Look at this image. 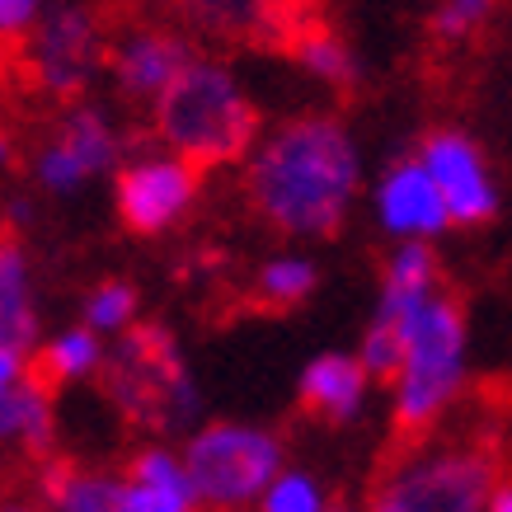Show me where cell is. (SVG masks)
<instances>
[{
  "mask_svg": "<svg viewBox=\"0 0 512 512\" xmlns=\"http://www.w3.org/2000/svg\"><path fill=\"white\" fill-rule=\"evenodd\" d=\"M43 320L33 301V264L29 249L15 235L0 245V386H15L19 376L38 372Z\"/></svg>",
  "mask_w": 512,
  "mask_h": 512,
  "instance_id": "cell-13",
  "label": "cell"
},
{
  "mask_svg": "<svg viewBox=\"0 0 512 512\" xmlns=\"http://www.w3.org/2000/svg\"><path fill=\"white\" fill-rule=\"evenodd\" d=\"M357 357H362V367L372 372V381H395V372H400L404 362V334L390 325H376V320H367V329H362V339H357L353 348Z\"/></svg>",
  "mask_w": 512,
  "mask_h": 512,
  "instance_id": "cell-26",
  "label": "cell"
},
{
  "mask_svg": "<svg viewBox=\"0 0 512 512\" xmlns=\"http://www.w3.org/2000/svg\"><path fill=\"white\" fill-rule=\"evenodd\" d=\"M127 160L123 127L104 104H66V113L47 127L29 156V179L47 198H76L94 179L118 174Z\"/></svg>",
  "mask_w": 512,
  "mask_h": 512,
  "instance_id": "cell-8",
  "label": "cell"
},
{
  "mask_svg": "<svg viewBox=\"0 0 512 512\" xmlns=\"http://www.w3.org/2000/svg\"><path fill=\"white\" fill-rule=\"evenodd\" d=\"M334 508L339 503L329 498L320 475H311V470H301V466H287L278 480L268 484V494L259 498L254 512H334Z\"/></svg>",
  "mask_w": 512,
  "mask_h": 512,
  "instance_id": "cell-24",
  "label": "cell"
},
{
  "mask_svg": "<svg viewBox=\"0 0 512 512\" xmlns=\"http://www.w3.org/2000/svg\"><path fill=\"white\" fill-rule=\"evenodd\" d=\"M184 466L202 512H254L268 484L287 470L282 437L264 423L217 419L184 437Z\"/></svg>",
  "mask_w": 512,
  "mask_h": 512,
  "instance_id": "cell-6",
  "label": "cell"
},
{
  "mask_svg": "<svg viewBox=\"0 0 512 512\" xmlns=\"http://www.w3.org/2000/svg\"><path fill=\"white\" fill-rule=\"evenodd\" d=\"M372 217L381 235H390L395 245H409V240L433 245L437 235H447L456 226L442 188L433 184V174L423 170L419 156L390 160L372 179Z\"/></svg>",
  "mask_w": 512,
  "mask_h": 512,
  "instance_id": "cell-11",
  "label": "cell"
},
{
  "mask_svg": "<svg viewBox=\"0 0 512 512\" xmlns=\"http://www.w3.org/2000/svg\"><path fill=\"white\" fill-rule=\"evenodd\" d=\"M372 372L362 367V357L357 353H339V348H329V353H315L301 376H296V400L306 414L325 423H353L362 419V409H367V395H372Z\"/></svg>",
  "mask_w": 512,
  "mask_h": 512,
  "instance_id": "cell-14",
  "label": "cell"
},
{
  "mask_svg": "<svg viewBox=\"0 0 512 512\" xmlns=\"http://www.w3.org/2000/svg\"><path fill=\"white\" fill-rule=\"evenodd\" d=\"M292 57H296V66H301L315 85H325V90H339L343 94V90H353L357 80H362V66H357L353 47L343 43L339 33H329V29L296 33Z\"/></svg>",
  "mask_w": 512,
  "mask_h": 512,
  "instance_id": "cell-21",
  "label": "cell"
},
{
  "mask_svg": "<svg viewBox=\"0 0 512 512\" xmlns=\"http://www.w3.org/2000/svg\"><path fill=\"white\" fill-rule=\"evenodd\" d=\"M498 0H433L428 10V33L437 43H466L494 19Z\"/></svg>",
  "mask_w": 512,
  "mask_h": 512,
  "instance_id": "cell-25",
  "label": "cell"
},
{
  "mask_svg": "<svg viewBox=\"0 0 512 512\" xmlns=\"http://www.w3.org/2000/svg\"><path fill=\"white\" fill-rule=\"evenodd\" d=\"M404 362L390 381V419L400 433H433L442 414L461 400L470 372V325L466 311L437 292L400 325Z\"/></svg>",
  "mask_w": 512,
  "mask_h": 512,
  "instance_id": "cell-4",
  "label": "cell"
},
{
  "mask_svg": "<svg viewBox=\"0 0 512 512\" xmlns=\"http://www.w3.org/2000/svg\"><path fill=\"white\" fill-rule=\"evenodd\" d=\"M104 367H109V343H104V334H94L90 325H66L52 339H43V348H38V372L52 386L99 381Z\"/></svg>",
  "mask_w": 512,
  "mask_h": 512,
  "instance_id": "cell-19",
  "label": "cell"
},
{
  "mask_svg": "<svg viewBox=\"0 0 512 512\" xmlns=\"http://www.w3.org/2000/svg\"><path fill=\"white\" fill-rule=\"evenodd\" d=\"M198 52L184 33L165 24H132L109 43V80L132 104H156L174 80L188 71Z\"/></svg>",
  "mask_w": 512,
  "mask_h": 512,
  "instance_id": "cell-12",
  "label": "cell"
},
{
  "mask_svg": "<svg viewBox=\"0 0 512 512\" xmlns=\"http://www.w3.org/2000/svg\"><path fill=\"white\" fill-rule=\"evenodd\" d=\"M151 132L188 165L221 170L259 146V109L231 66L198 52L184 76L151 104Z\"/></svg>",
  "mask_w": 512,
  "mask_h": 512,
  "instance_id": "cell-2",
  "label": "cell"
},
{
  "mask_svg": "<svg viewBox=\"0 0 512 512\" xmlns=\"http://www.w3.org/2000/svg\"><path fill=\"white\" fill-rule=\"evenodd\" d=\"M0 437L33 461H52L57 409H52V381L43 372L19 376L15 386H0Z\"/></svg>",
  "mask_w": 512,
  "mask_h": 512,
  "instance_id": "cell-17",
  "label": "cell"
},
{
  "mask_svg": "<svg viewBox=\"0 0 512 512\" xmlns=\"http://www.w3.org/2000/svg\"><path fill=\"white\" fill-rule=\"evenodd\" d=\"M198 202V165L174 151H132L123 170L113 174V207L123 231L165 235L193 212Z\"/></svg>",
  "mask_w": 512,
  "mask_h": 512,
  "instance_id": "cell-9",
  "label": "cell"
},
{
  "mask_svg": "<svg viewBox=\"0 0 512 512\" xmlns=\"http://www.w3.org/2000/svg\"><path fill=\"white\" fill-rule=\"evenodd\" d=\"M334 512H348V508H343V503H339V508H334Z\"/></svg>",
  "mask_w": 512,
  "mask_h": 512,
  "instance_id": "cell-29",
  "label": "cell"
},
{
  "mask_svg": "<svg viewBox=\"0 0 512 512\" xmlns=\"http://www.w3.org/2000/svg\"><path fill=\"white\" fill-rule=\"evenodd\" d=\"M437 292H442V268H437L433 245H419V240L395 245L386 268H381V292H376L372 320L376 325L400 329L404 320L419 311L423 301H433Z\"/></svg>",
  "mask_w": 512,
  "mask_h": 512,
  "instance_id": "cell-16",
  "label": "cell"
},
{
  "mask_svg": "<svg viewBox=\"0 0 512 512\" xmlns=\"http://www.w3.org/2000/svg\"><path fill=\"white\" fill-rule=\"evenodd\" d=\"M414 156L423 160V170L433 174V184L442 188V198L451 207L456 226H484L498 217V179L489 170V156L480 151V141L461 132V127H437L419 141Z\"/></svg>",
  "mask_w": 512,
  "mask_h": 512,
  "instance_id": "cell-10",
  "label": "cell"
},
{
  "mask_svg": "<svg viewBox=\"0 0 512 512\" xmlns=\"http://www.w3.org/2000/svg\"><path fill=\"white\" fill-rule=\"evenodd\" d=\"M99 381L113 409L146 433L188 437L202 428V390L165 325H137L109 343V367Z\"/></svg>",
  "mask_w": 512,
  "mask_h": 512,
  "instance_id": "cell-3",
  "label": "cell"
},
{
  "mask_svg": "<svg viewBox=\"0 0 512 512\" xmlns=\"http://www.w3.org/2000/svg\"><path fill=\"white\" fill-rule=\"evenodd\" d=\"M315 287H320V268H315L311 254L278 249V254H268L264 264L254 268L249 296H254L259 306H268V311H287V306H301Z\"/></svg>",
  "mask_w": 512,
  "mask_h": 512,
  "instance_id": "cell-20",
  "label": "cell"
},
{
  "mask_svg": "<svg viewBox=\"0 0 512 512\" xmlns=\"http://www.w3.org/2000/svg\"><path fill=\"white\" fill-rule=\"evenodd\" d=\"M123 475L71 461H43L38 470V508L43 512H118Z\"/></svg>",
  "mask_w": 512,
  "mask_h": 512,
  "instance_id": "cell-18",
  "label": "cell"
},
{
  "mask_svg": "<svg viewBox=\"0 0 512 512\" xmlns=\"http://www.w3.org/2000/svg\"><path fill=\"white\" fill-rule=\"evenodd\" d=\"M489 512H512V480H498L494 498H489Z\"/></svg>",
  "mask_w": 512,
  "mask_h": 512,
  "instance_id": "cell-28",
  "label": "cell"
},
{
  "mask_svg": "<svg viewBox=\"0 0 512 512\" xmlns=\"http://www.w3.org/2000/svg\"><path fill=\"white\" fill-rule=\"evenodd\" d=\"M362 193V151L334 113H296L245 156V202L287 240L339 235Z\"/></svg>",
  "mask_w": 512,
  "mask_h": 512,
  "instance_id": "cell-1",
  "label": "cell"
},
{
  "mask_svg": "<svg viewBox=\"0 0 512 512\" xmlns=\"http://www.w3.org/2000/svg\"><path fill=\"white\" fill-rule=\"evenodd\" d=\"M80 325H90L104 339H123L127 329L141 325V296L127 278H104L94 282L85 301H80Z\"/></svg>",
  "mask_w": 512,
  "mask_h": 512,
  "instance_id": "cell-23",
  "label": "cell"
},
{
  "mask_svg": "<svg viewBox=\"0 0 512 512\" xmlns=\"http://www.w3.org/2000/svg\"><path fill=\"white\" fill-rule=\"evenodd\" d=\"M19 71L33 85V94L80 104L99 71H109V43L104 24L85 0H52L38 29L19 43Z\"/></svg>",
  "mask_w": 512,
  "mask_h": 512,
  "instance_id": "cell-7",
  "label": "cell"
},
{
  "mask_svg": "<svg viewBox=\"0 0 512 512\" xmlns=\"http://www.w3.org/2000/svg\"><path fill=\"white\" fill-rule=\"evenodd\" d=\"M174 5L207 38H249L273 19V0H174Z\"/></svg>",
  "mask_w": 512,
  "mask_h": 512,
  "instance_id": "cell-22",
  "label": "cell"
},
{
  "mask_svg": "<svg viewBox=\"0 0 512 512\" xmlns=\"http://www.w3.org/2000/svg\"><path fill=\"white\" fill-rule=\"evenodd\" d=\"M118 512H198V494L188 480L184 451L165 447H141L123 470V494Z\"/></svg>",
  "mask_w": 512,
  "mask_h": 512,
  "instance_id": "cell-15",
  "label": "cell"
},
{
  "mask_svg": "<svg viewBox=\"0 0 512 512\" xmlns=\"http://www.w3.org/2000/svg\"><path fill=\"white\" fill-rule=\"evenodd\" d=\"M498 480V451L489 442L428 437L381 470L362 512H489Z\"/></svg>",
  "mask_w": 512,
  "mask_h": 512,
  "instance_id": "cell-5",
  "label": "cell"
},
{
  "mask_svg": "<svg viewBox=\"0 0 512 512\" xmlns=\"http://www.w3.org/2000/svg\"><path fill=\"white\" fill-rule=\"evenodd\" d=\"M43 15H47V0H0V33L10 43H24Z\"/></svg>",
  "mask_w": 512,
  "mask_h": 512,
  "instance_id": "cell-27",
  "label": "cell"
}]
</instances>
